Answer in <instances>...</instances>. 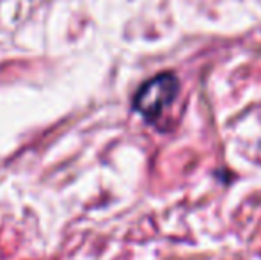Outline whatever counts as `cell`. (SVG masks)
<instances>
[{
	"label": "cell",
	"mask_w": 261,
	"mask_h": 260,
	"mask_svg": "<svg viewBox=\"0 0 261 260\" xmlns=\"http://www.w3.org/2000/svg\"><path fill=\"white\" fill-rule=\"evenodd\" d=\"M179 91V84L172 73H160L149 79L135 93L134 109L146 120L155 122L158 116L174 102Z\"/></svg>",
	"instance_id": "1"
}]
</instances>
